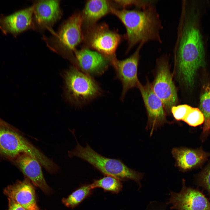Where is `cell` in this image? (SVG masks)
Here are the masks:
<instances>
[{"label": "cell", "mask_w": 210, "mask_h": 210, "mask_svg": "<svg viewBox=\"0 0 210 210\" xmlns=\"http://www.w3.org/2000/svg\"><path fill=\"white\" fill-rule=\"evenodd\" d=\"M198 1L182 0L173 50L179 80L191 87L197 70L205 64V52L200 28L203 7Z\"/></svg>", "instance_id": "obj_1"}, {"label": "cell", "mask_w": 210, "mask_h": 210, "mask_svg": "<svg viewBox=\"0 0 210 210\" xmlns=\"http://www.w3.org/2000/svg\"><path fill=\"white\" fill-rule=\"evenodd\" d=\"M111 13L123 23L126 29L128 52L136 45L150 41L162 43L160 32L163 26L155 4L143 10H127L111 8Z\"/></svg>", "instance_id": "obj_2"}, {"label": "cell", "mask_w": 210, "mask_h": 210, "mask_svg": "<svg viewBox=\"0 0 210 210\" xmlns=\"http://www.w3.org/2000/svg\"><path fill=\"white\" fill-rule=\"evenodd\" d=\"M73 134L77 144L74 149L68 151L69 157L79 158L104 175L112 176L121 181L132 180L137 183L139 188L141 187L143 173L129 168L120 159L104 157L94 151L87 143L85 147L82 146L78 141L74 132Z\"/></svg>", "instance_id": "obj_3"}, {"label": "cell", "mask_w": 210, "mask_h": 210, "mask_svg": "<svg viewBox=\"0 0 210 210\" xmlns=\"http://www.w3.org/2000/svg\"><path fill=\"white\" fill-rule=\"evenodd\" d=\"M25 153L36 158L48 172L55 163L29 142L19 132L5 121L0 123V156L12 162Z\"/></svg>", "instance_id": "obj_4"}, {"label": "cell", "mask_w": 210, "mask_h": 210, "mask_svg": "<svg viewBox=\"0 0 210 210\" xmlns=\"http://www.w3.org/2000/svg\"><path fill=\"white\" fill-rule=\"evenodd\" d=\"M82 23L81 13L76 12L63 22L52 36L44 38L50 49L68 59L74 66L76 65V61L73 52L84 40Z\"/></svg>", "instance_id": "obj_5"}, {"label": "cell", "mask_w": 210, "mask_h": 210, "mask_svg": "<svg viewBox=\"0 0 210 210\" xmlns=\"http://www.w3.org/2000/svg\"><path fill=\"white\" fill-rule=\"evenodd\" d=\"M66 98L72 104L82 106L99 97L102 90L92 77L74 66L64 75Z\"/></svg>", "instance_id": "obj_6"}, {"label": "cell", "mask_w": 210, "mask_h": 210, "mask_svg": "<svg viewBox=\"0 0 210 210\" xmlns=\"http://www.w3.org/2000/svg\"><path fill=\"white\" fill-rule=\"evenodd\" d=\"M85 32L84 47L101 53L113 65L117 60L116 52L121 40V35L110 29L105 23L96 24Z\"/></svg>", "instance_id": "obj_7"}, {"label": "cell", "mask_w": 210, "mask_h": 210, "mask_svg": "<svg viewBox=\"0 0 210 210\" xmlns=\"http://www.w3.org/2000/svg\"><path fill=\"white\" fill-rule=\"evenodd\" d=\"M169 57V54L165 53L157 59V73L152 84L153 92L162 102L167 113L171 111L178 101L177 91L170 69Z\"/></svg>", "instance_id": "obj_8"}, {"label": "cell", "mask_w": 210, "mask_h": 210, "mask_svg": "<svg viewBox=\"0 0 210 210\" xmlns=\"http://www.w3.org/2000/svg\"><path fill=\"white\" fill-rule=\"evenodd\" d=\"M137 87L146 109L148 119L146 128L150 130L151 136L154 130L167 122L166 113L162 102L153 92L152 84L148 80L145 85L140 83Z\"/></svg>", "instance_id": "obj_9"}, {"label": "cell", "mask_w": 210, "mask_h": 210, "mask_svg": "<svg viewBox=\"0 0 210 210\" xmlns=\"http://www.w3.org/2000/svg\"><path fill=\"white\" fill-rule=\"evenodd\" d=\"M181 191H169L167 204L171 209L176 210H210V203L205 196L198 190L187 187L182 181Z\"/></svg>", "instance_id": "obj_10"}, {"label": "cell", "mask_w": 210, "mask_h": 210, "mask_svg": "<svg viewBox=\"0 0 210 210\" xmlns=\"http://www.w3.org/2000/svg\"><path fill=\"white\" fill-rule=\"evenodd\" d=\"M144 45L143 43L139 44L132 55L123 60H117L113 66L117 78L122 84L123 89L120 97L122 101L129 90L138 87L140 83L138 78L137 71L140 52Z\"/></svg>", "instance_id": "obj_11"}, {"label": "cell", "mask_w": 210, "mask_h": 210, "mask_svg": "<svg viewBox=\"0 0 210 210\" xmlns=\"http://www.w3.org/2000/svg\"><path fill=\"white\" fill-rule=\"evenodd\" d=\"M74 52L76 67L91 76L102 75L111 64L103 55L86 47L76 49Z\"/></svg>", "instance_id": "obj_12"}, {"label": "cell", "mask_w": 210, "mask_h": 210, "mask_svg": "<svg viewBox=\"0 0 210 210\" xmlns=\"http://www.w3.org/2000/svg\"><path fill=\"white\" fill-rule=\"evenodd\" d=\"M34 29H50L60 18L62 12L58 0L35 1L33 4Z\"/></svg>", "instance_id": "obj_13"}, {"label": "cell", "mask_w": 210, "mask_h": 210, "mask_svg": "<svg viewBox=\"0 0 210 210\" xmlns=\"http://www.w3.org/2000/svg\"><path fill=\"white\" fill-rule=\"evenodd\" d=\"M31 181L24 177L5 188L4 194L19 204L26 210H41L38 206L35 188Z\"/></svg>", "instance_id": "obj_14"}, {"label": "cell", "mask_w": 210, "mask_h": 210, "mask_svg": "<svg viewBox=\"0 0 210 210\" xmlns=\"http://www.w3.org/2000/svg\"><path fill=\"white\" fill-rule=\"evenodd\" d=\"M34 5L6 16L0 17V29L4 34L16 36L30 29H34Z\"/></svg>", "instance_id": "obj_15"}, {"label": "cell", "mask_w": 210, "mask_h": 210, "mask_svg": "<svg viewBox=\"0 0 210 210\" xmlns=\"http://www.w3.org/2000/svg\"><path fill=\"white\" fill-rule=\"evenodd\" d=\"M34 185L45 194L49 195L51 190L47 184L42 172L41 165L35 158L27 153L19 155L13 162Z\"/></svg>", "instance_id": "obj_16"}, {"label": "cell", "mask_w": 210, "mask_h": 210, "mask_svg": "<svg viewBox=\"0 0 210 210\" xmlns=\"http://www.w3.org/2000/svg\"><path fill=\"white\" fill-rule=\"evenodd\" d=\"M108 0H91L86 1L82 12V26L86 30L96 24L101 18L110 13L112 6Z\"/></svg>", "instance_id": "obj_17"}, {"label": "cell", "mask_w": 210, "mask_h": 210, "mask_svg": "<svg viewBox=\"0 0 210 210\" xmlns=\"http://www.w3.org/2000/svg\"><path fill=\"white\" fill-rule=\"evenodd\" d=\"M172 153L176 161L175 166L181 171L194 168L206 157L205 154L200 150L184 147L174 148Z\"/></svg>", "instance_id": "obj_18"}, {"label": "cell", "mask_w": 210, "mask_h": 210, "mask_svg": "<svg viewBox=\"0 0 210 210\" xmlns=\"http://www.w3.org/2000/svg\"><path fill=\"white\" fill-rule=\"evenodd\" d=\"M93 190L91 184H83L67 197L63 198L62 200V202L66 207L73 209L90 196L92 194Z\"/></svg>", "instance_id": "obj_19"}, {"label": "cell", "mask_w": 210, "mask_h": 210, "mask_svg": "<svg viewBox=\"0 0 210 210\" xmlns=\"http://www.w3.org/2000/svg\"><path fill=\"white\" fill-rule=\"evenodd\" d=\"M121 181L111 176H104L97 179H94L91 183L92 188H101L104 192H109L113 194H118L122 190L123 186Z\"/></svg>", "instance_id": "obj_20"}, {"label": "cell", "mask_w": 210, "mask_h": 210, "mask_svg": "<svg viewBox=\"0 0 210 210\" xmlns=\"http://www.w3.org/2000/svg\"><path fill=\"white\" fill-rule=\"evenodd\" d=\"M200 108L205 119L203 130L204 133L210 130V85L209 84L204 86L201 96Z\"/></svg>", "instance_id": "obj_21"}, {"label": "cell", "mask_w": 210, "mask_h": 210, "mask_svg": "<svg viewBox=\"0 0 210 210\" xmlns=\"http://www.w3.org/2000/svg\"><path fill=\"white\" fill-rule=\"evenodd\" d=\"M204 117L201 110L198 108L192 107L183 120L190 126L196 127L204 123Z\"/></svg>", "instance_id": "obj_22"}, {"label": "cell", "mask_w": 210, "mask_h": 210, "mask_svg": "<svg viewBox=\"0 0 210 210\" xmlns=\"http://www.w3.org/2000/svg\"><path fill=\"white\" fill-rule=\"evenodd\" d=\"M115 3L123 7H125L132 6H135L141 10L145 9L155 4L156 1L150 0H114Z\"/></svg>", "instance_id": "obj_23"}, {"label": "cell", "mask_w": 210, "mask_h": 210, "mask_svg": "<svg viewBox=\"0 0 210 210\" xmlns=\"http://www.w3.org/2000/svg\"><path fill=\"white\" fill-rule=\"evenodd\" d=\"M192 108L191 106L185 104L174 106L172 107L171 112L176 120H183Z\"/></svg>", "instance_id": "obj_24"}, {"label": "cell", "mask_w": 210, "mask_h": 210, "mask_svg": "<svg viewBox=\"0 0 210 210\" xmlns=\"http://www.w3.org/2000/svg\"><path fill=\"white\" fill-rule=\"evenodd\" d=\"M166 203L157 201L151 202L145 210H167Z\"/></svg>", "instance_id": "obj_25"}, {"label": "cell", "mask_w": 210, "mask_h": 210, "mask_svg": "<svg viewBox=\"0 0 210 210\" xmlns=\"http://www.w3.org/2000/svg\"><path fill=\"white\" fill-rule=\"evenodd\" d=\"M202 180L203 184L210 192V164L203 172Z\"/></svg>", "instance_id": "obj_26"}, {"label": "cell", "mask_w": 210, "mask_h": 210, "mask_svg": "<svg viewBox=\"0 0 210 210\" xmlns=\"http://www.w3.org/2000/svg\"><path fill=\"white\" fill-rule=\"evenodd\" d=\"M8 200V208L7 210H26L19 204L13 200L9 198Z\"/></svg>", "instance_id": "obj_27"}, {"label": "cell", "mask_w": 210, "mask_h": 210, "mask_svg": "<svg viewBox=\"0 0 210 210\" xmlns=\"http://www.w3.org/2000/svg\"><path fill=\"white\" fill-rule=\"evenodd\" d=\"M3 121H4V120H3L2 119H1L0 118V123H2Z\"/></svg>", "instance_id": "obj_28"}]
</instances>
